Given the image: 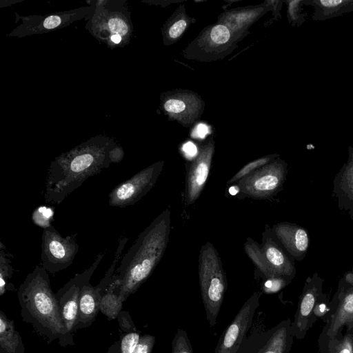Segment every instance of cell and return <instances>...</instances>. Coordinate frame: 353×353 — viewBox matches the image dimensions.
<instances>
[{"instance_id": "cell-1", "label": "cell", "mask_w": 353, "mask_h": 353, "mask_svg": "<svg viewBox=\"0 0 353 353\" xmlns=\"http://www.w3.org/2000/svg\"><path fill=\"white\" fill-rule=\"evenodd\" d=\"M123 148L110 137L97 135L61 153L48 169L44 199L58 205L89 177L123 158Z\"/></svg>"}, {"instance_id": "cell-2", "label": "cell", "mask_w": 353, "mask_h": 353, "mask_svg": "<svg viewBox=\"0 0 353 353\" xmlns=\"http://www.w3.org/2000/svg\"><path fill=\"white\" fill-rule=\"evenodd\" d=\"M170 209L161 212L141 232L122 256L111 284L124 302L149 278L162 259L169 242Z\"/></svg>"}, {"instance_id": "cell-3", "label": "cell", "mask_w": 353, "mask_h": 353, "mask_svg": "<svg viewBox=\"0 0 353 353\" xmlns=\"http://www.w3.org/2000/svg\"><path fill=\"white\" fill-rule=\"evenodd\" d=\"M17 296L24 322L48 343L58 340L61 347L69 345L60 306L52 290L48 272L41 265L27 274Z\"/></svg>"}, {"instance_id": "cell-4", "label": "cell", "mask_w": 353, "mask_h": 353, "mask_svg": "<svg viewBox=\"0 0 353 353\" xmlns=\"http://www.w3.org/2000/svg\"><path fill=\"white\" fill-rule=\"evenodd\" d=\"M88 17L85 28L108 48L123 47L128 44L133 32L130 12L125 0H98Z\"/></svg>"}, {"instance_id": "cell-5", "label": "cell", "mask_w": 353, "mask_h": 353, "mask_svg": "<svg viewBox=\"0 0 353 353\" xmlns=\"http://www.w3.org/2000/svg\"><path fill=\"white\" fill-rule=\"evenodd\" d=\"M199 279L206 318L210 326L213 327L224 299L227 280L219 253L210 242L200 250Z\"/></svg>"}, {"instance_id": "cell-6", "label": "cell", "mask_w": 353, "mask_h": 353, "mask_svg": "<svg viewBox=\"0 0 353 353\" xmlns=\"http://www.w3.org/2000/svg\"><path fill=\"white\" fill-rule=\"evenodd\" d=\"M86 2L90 3V5L43 16H21L16 12V23L20 20L21 23L8 33L7 36L25 37L34 34L48 33L65 28L77 21L83 19H88L93 12L94 6L93 1H88Z\"/></svg>"}, {"instance_id": "cell-7", "label": "cell", "mask_w": 353, "mask_h": 353, "mask_svg": "<svg viewBox=\"0 0 353 353\" xmlns=\"http://www.w3.org/2000/svg\"><path fill=\"white\" fill-rule=\"evenodd\" d=\"M236 48V40L230 30L222 24L206 27L185 50L188 59L200 61H216Z\"/></svg>"}, {"instance_id": "cell-8", "label": "cell", "mask_w": 353, "mask_h": 353, "mask_svg": "<svg viewBox=\"0 0 353 353\" xmlns=\"http://www.w3.org/2000/svg\"><path fill=\"white\" fill-rule=\"evenodd\" d=\"M105 255L104 252L97 254L91 265L80 273H77L56 293L61 308L63 321L67 330L69 345H74L73 333L78 319L79 303L83 287L90 279Z\"/></svg>"}, {"instance_id": "cell-9", "label": "cell", "mask_w": 353, "mask_h": 353, "mask_svg": "<svg viewBox=\"0 0 353 353\" xmlns=\"http://www.w3.org/2000/svg\"><path fill=\"white\" fill-rule=\"evenodd\" d=\"M76 234L63 237L51 225L44 228L41 236V265L50 274L68 268L78 253Z\"/></svg>"}, {"instance_id": "cell-10", "label": "cell", "mask_w": 353, "mask_h": 353, "mask_svg": "<svg viewBox=\"0 0 353 353\" xmlns=\"http://www.w3.org/2000/svg\"><path fill=\"white\" fill-rule=\"evenodd\" d=\"M287 172V165L277 158L236 182L240 192L254 199H266L281 188Z\"/></svg>"}, {"instance_id": "cell-11", "label": "cell", "mask_w": 353, "mask_h": 353, "mask_svg": "<svg viewBox=\"0 0 353 353\" xmlns=\"http://www.w3.org/2000/svg\"><path fill=\"white\" fill-rule=\"evenodd\" d=\"M163 165V161L154 163L119 183L108 195L109 205L125 208L138 202L154 187Z\"/></svg>"}, {"instance_id": "cell-12", "label": "cell", "mask_w": 353, "mask_h": 353, "mask_svg": "<svg viewBox=\"0 0 353 353\" xmlns=\"http://www.w3.org/2000/svg\"><path fill=\"white\" fill-rule=\"evenodd\" d=\"M261 293L254 292L244 303L218 341L214 353H236L252 325Z\"/></svg>"}, {"instance_id": "cell-13", "label": "cell", "mask_w": 353, "mask_h": 353, "mask_svg": "<svg viewBox=\"0 0 353 353\" xmlns=\"http://www.w3.org/2000/svg\"><path fill=\"white\" fill-rule=\"evenodd\" d=\"M203 105V101L196 94L186 90L165 92L161 97L163 112L185 126H189L200 117Z\"/></svg>"}, {"instance_id": "cell-14", "label": "cell", "mask_w": 353, "mask_h": 353, "mask_svg": "<svg viewBox=\"0 0 353 353\" xmlns=\"http://www.w3.org/2000/svg\"><path fill=\"white\" fill-rule=\"evenodd\" d=\"M344 327H353V285L341 279L330 301V312L323 330L328 336H334Z\"/></svg>"}, {"instance_id": "cell-15", "label": "cell", "mask_w": 353, "mask_h": 353, "mask_svg": "<svg viewBox=\"0 0 353 353\" xmlns=\"http://www.w3.org/2000/svg\"><path fill=\"white\" fill-rule=\"evenodd\" d=\"M214 152L212 139L201 147L187 172L184 191L185 205L194 203L200 196L208 181Z\"/></svg>"}, {"instance_id": "cell-16", "label": "cell", "mask_w": 353, "mask_h": 353, "mask_svg": "<svg viewBox=\"0 0 353 353\" xmlns=\"http://www.w3.org/2000/svg\"><path fill=\"white\" fill-rule=\"evenodd\" d=\"M323 280L316 273L306 279L294 321L291 323L292 335L297 339H303L310 329V321L313 310L323 293Z\"/></svg>"}, {"instance_id": "cell-17", "label": "cell", "mask_w": 353, "mask_h": 353, "mask_svg": "<svg viewBox=\"0 0 353 353\" xmlns=\"http://www.w3.org/2000/svg\"><path fill=\"white\" fill-rule=\"evenodd\" d=\"M261 245L262 254L274 273L277 276L292 279L296 272L294 266L271 235L268 226L263 234Z\"/></svg>"}, {"instance_id": "cell-18", "label": "cell", "mask_w": 353, "mask_h": 353, "mask_svg": "<svg viewBox=\"0 0 353 353\" xmlns=\"http://www.w3.org/2000/svg\"><path fill=\"white\" fill-rule=\"evenodd\" d=\"M272 232L292 256L299 260L304 257L309 245V237L304 228L281 223L273 226Z\"/></svg>"}, {"instance_id": "cell-19", "label": "cell", "mask_w": 353, "mask_h": 353, "mask_svg": "<svg viewBox=\"0 0 353 353\" xmlns=\"http://www.w3.org/2000/svg\"><path fill=\"white\" fill-rule=\"evenodd\" d=\"M290 319L268 331L267 336L255 353H289L294 338Z\"/></svg>"}, {"instance_id": "cell-20", "label": "cell", "mask_w": 353, "mask_h": 353, "mask_svg": "<svg viewBox=\"0 0 353 353\" xmlns=\"http://www.w3.org/2000/svg\"><path fill=\"white\" fill-rule=\"evenodd\" d=\"M334 192L339 199L340 208L350 210L353 217V148L351 146L347 162L335 178Z\"/></svg>"}, {"instance_id": "cell-21", "label": "cell", "mask_w": 353, "mask_h": 353, "mask_svg": "<svg viewBox=\"0 0 353 353\" xmlns=\"http://www.w3.org/2000/svg\"><path fill=\"white\" fill-rule=\"evenodd\" d=\"M0 353H25L22 337L12 319L0 311Z\"/></svg>"}, {"instance_id": "cell-22", "label": "cell", "mask_w": 353, "mask_h": 353, "mask_svg": "<svg viewBox=\"0 0 353 353\" xmlns=\"http://www.w3.org/2000/svg\"><path fill=\"white\" fill-rule=\"evenodd\" d=\"M318 343L319 353H353V327L334 336H328L323 330Z\"/></svg>"}, {"instance_id": "cell-23", "label": "cell", "mask_w": 353, "mask_h": 353, "mask_svg": "<svg viewBox=\"0 0 353 353\" xmlns=\"http://www.w3.org/2000/svg\"><path fill=\"white\" fill-rule=\"evenodd\" d=\"M304 3L314 7L312 19L324 20L353 11V0H312Z\"/></svg>"}, {"instance_id": "cell-24", "label": "cell", "mask_w": 353, "mask_h": 353, "mask_svg": "<svg viewBox=\"0 0 353 353\" xmlns=\"http://www.w3.org/2000/svg\"><path fill=\"white\" fill-rule=\"evenodd\" d=\"M184 6H181L168 19L163 27L162 34L165 45H171L179 39L190 23Z\"/></svg>"}, {"instance_id": "cell-25", "label": "cell", "mask_w": 353, "mask_h": 353, "mask_svg": "<svg viewBox=\"0 0 353 353\" xmlns=\"http://www.w3.org/2000/svg\"><path fill=\"white\" fill-rule=\"evenodd\" d=\"M123 301L115 292V288L110 283L103 293L100 301V312L108 319H115L121 311Z\"/></svg>"}, {"instance_id": "cell-26", "label": "cell", "mask_w": 353, "mask_h": 353, "mask_svg": "<svg viewBox=\"0 0 353 353\" xmlns=\"http://www.w3.org/2000/svg\"><path fill=\"white\" fill-rule=\"evenodd\" d=\"M245 251L266 279L280 277L277 276L270 268L257 243L248 238L245 243Z\"/></svg>"}, {"instance_id": "cell-27", "label": "cell", "mask_w": 353, "mask_h": 353, "mask_svg": "<svg viewBox=\"0 0 353 353\" xmlns=\"http://www.w3.org/2000/svg\"><path fill=\"white\" fill-rule=\"evenodd\" d=\"M263 10V9L262 8H258L252 10H249L230 12L226 13V15L221 19H223V21H224V24L228 23V21H236L234 24L236 28L233 32H231L233 35L234 32L236 33L239 26L240 27H243V31H245V27L250 25L251 22L256 19V17L259 16L262 13Z\"/></svg>"}, {"instance_id": "cell-28", "label": "cell", "mask_w": 353, "mask_h": 353, "mask_svg": "<svg viewBox=\"0 0 353 353\" xmlns=\"http://www.w3.org/2000/svg\"><path fill=\"white\" fill-rule=\"evenodd\" d=\"M8 254L1 245L0 252V294L1 296L7 291L14 290V285L8 282L12 276L13 268Z\"/></svg>"}, {"instance_id": "cell-29", "label": "cell", "mask_w": 353, "mask_h": 353, "mask_svg": "<svg viewBox=\"0 0 353 353\" xmlns=\"http://www.w3.org/2000/svg\"><path fill=\"white\" fill-rule=\"evenodd\" d=\"M277 154L269 155L257 159L244 165L236 174H235L228 182V185L236 183L245 176L257 170L258 168L270 163L275 160Z\"/></svg>"}, {"instance_id": "cell-30", "label": "cell", "mask_w": 353, "mask_h": 353, "mask_svg": "<svg viewBox=\"0 0 353 353\" xmlns=\"http://www.w3.org/2000/svg\"><path fill=\"white\" fill-rule=\"evenodd\" d=\"M330 312V302L326 294L322 293L316 301L313 310L310 321V327L311 328L316 321L321 319L325 322L327 320Z\"/></svg>"}, {"instance_id": "cell-31", "label": "cell", "mask_w": 353, "mask_h": 353, "mask_svg": "<svg viewBox=\"0 0 353 353\" xmlns=\"http://www.w3.org/2000/svg\"><path fill=\"white\" fill-rule=\"evenodd\" d=\"M172 353H194L187 333L178 329L172 341Z\"/></svg>"}, {"instance_id": "cell-32", "label": "cell", "mask_w": 353, "mask_h": 353, "mask_svg": "<svg viewBox=\"0 0 353 353\" xmlns=\"http://www.w3.org/2000/svg\"><path fill=\"white\" fill-rule=\"evenodd\" d=\"M140 337L141 335L137 331L122 335L119 339L121 353H134Z\"/></svg>"}, {"instance_id": "cell-33", "label": "cell", "mask_w": 353, "mask_h": 353, "mask_svg": "<svg viewBox=\"0 0 353 353\" xmlns=\"http://www.w3.org/2000/svg\"><path fill=\"white\" fill-rule=\"evenodd\" d=\"M291 281L292 279L285 277L266 279L263 290L265 293H275L286 286Z\"/></svg>"}, {"instance_id": "cell-34", "label": "cell", "mask_w": 353, "mask_h": 353, "mask_svg": "<svg viewBox=\"0 0 353 353\" xmlns=\"http://www.w3.org/2000/svg\"><path fill=\"white\" fill-rule=\"evenodd\" d=\"M155 343V336L150 334L141 336L134 353H152Z\"/></svg>"}, {"instance_id": "cell-35", "label": "cell", "mask_w": 353, "mask_h": 353, "mask_svg": "<svg viewBox=\"0 0 353 353\" xmlns=\"http://www.w3.org/2000/svg\"><path fill=\"white\" fill-rule=\"evenodd\" d=\"M303 3L301 0L288 1L289 20L296 25L301 24L304 21L303 15L299 14L300 4Z\"/></svg>"}, {"instance_id": "cell-36", "label": "cell", "mask_w": 353, "mask_h": 353, "mask_svg": "<svg viewBox=\"0 0 353 353\" xmlns=\"http://www.w3.org/2000/svg\"><path fill=\"white\" fill-rule=\"evenodd\" d=\"M120 328L127 333L137 332V329L129 313L121 310L117 317Z\"/></svg>"}, {"instance_id": "cell-37", "label": "cell", "mask_w": 353, "mask_h": 353, "mask_svg": "<svg viewBox=\"0 0 353 353\" xmlns=\"http://www.w3.org/2000/svg\"><path fill=\"white\" fill-rule=\"evenodd\" d=\"M208 132L209 128L206 125L203 123H199L194 128L192 136L197 138H204Z\"/></svg>"}, {"instance_id": "cell-38", "label": "cell", "mask_w": 353, "mask_h": 353, "mask_svg": "<svg viewBox=\"0 0 353 353\" xmlns=\"http://www.w3.org/2000/svg\"><path fill=\"white\" fill-rule=\"evenodd\" d=\"M183 150L184 152L190 157H193L195 154H197L196 148L192 142H188L185 143L183 147Z\"/></svg>"}, {"instance_id": "cell-39", "label": "cell", "mask_w": 353, "mask_h": 353, "mask_svg": "<svg viewBox=\"0 0 353 353\" xmlns=\"http://www.w3.org/2000/svg\"><path fill=\"white\" fill-rule=\"evenodd\" d=\"M107 353H121L120 341H117L113 345H112L108 349Z\"/></svg>"}, {"instance_id": "cell-40", "label": "cell", "mask_w": 353, "mask_h": 353, "mask_svg": "<svg viewBox=\"0 0 353 353\" xmlns=\"http://www.w3.org/2000/svg\"><path fill=\"white\" fill-rule=\"evenodd\" d=\"M228 192L230 193V194L232 195V196H235L238 193L240 192V188L236 184L234 185H232L229 190H228Z\"/></svg>"}, {"instance_id": "cell-41", "label": "cell", "mask_w": 353, "mask_h": 353, "mask_svg": "<svg viewBox=\"0 0 353 353\" xmlns=\"http://www.w3.org/2000/svg\"><path fill=\"white\" fill-rule=\"evenodd\" d=\"M21 1H1L0 2V5H1V8H3L5 5H6L7 3H8V6L13 4V3H19V2H21Z\"/></svg>"}]
</instances>
